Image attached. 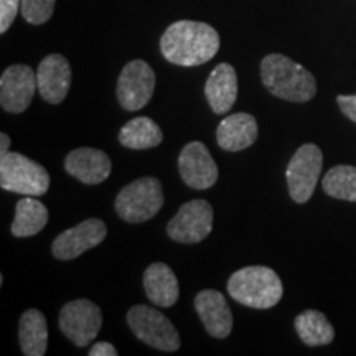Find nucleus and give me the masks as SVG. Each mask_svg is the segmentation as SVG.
Returning <instances> with one entry per match:
<instances>
[{"instance_id": "obj_1", "label": "nucleus", "mask_w": 356, "mask_h": 356, "mask_svg": "<svg viewBox=\"0 0 356 356\" xmlns=\"http://www.w3.org/2000/svg\"><path fill=\"white\" fill-rule=\"evenodd\" d=\"M220 50V35L203 22L178 20L163 32L160 51L163 58L178 66H198L213 60Z\"/></svg>"}, {"instance_id": "obj_2", "label": "nucleus", "mask_w": 356, "mask_h": 356, "mask_svg": "<svg viewBox=\"0 0 356 356\" xmlns=\"http://www.w3.org/2000/svg\"><path fill=\"white\" fill-rule=\"evenodd\" d=\"M261 78L270 95L284 101L307 102L317 95V81L304 66L273 53L261 61Z\"/></svg>"}, {"instance_id": "obj_3", "label": "nucleus", "mask_w": 356, "mask_h": 356, "mask_svg": "<svg viewBox=\"0 0 356 356\" xmlns=\"http://www.w3.org/2000/svg\"><path fill=\"white\" fill-rule=\"evenodd\" d=\"M228 292L236 302L249 309L266 310L282 299V280L266 266H249L236 270L228 280Z\"/></svg>"}, {"instance_id": "obj_4", "label": "nucleus", "mask_w": 356, "mask_h": 356, "mask_svg": "<svg viewBox=\"0 0 356 356\" xmlns=\"http://www.w3.org/2000/svg\"><path fill=\"white\" fill-rule=\"evenodd\" d=\"M0 186L12 193L42 197L50 188L47 168L19 152L0 157Z\"/></svg>"}, {"instance_id": "obj_5", "label": "nucleus", "mask_w": 356, "mask_h": 356, "mask_svg": "<svg viewBox=\"0 0 356 356\" xmlns=\"http://www.w3.org/2000/svg\"><path fill=\"white\" fill-rule=\"evenodd\" d=\"M163 207L162 184L154 177H142L124 186L115 197V213L127 222H144Z\"/></svg>"}, {"instance_id": "obj_6", "label": "nucleus", "mask_w": 356, "mask_h": 356, "mask_svg": "<svg viewBox=\"0 0 356 356\" xmlns=\"http://www.w3.org/2000/svg\"><path fill=\"white\" fill-rule=\"evenodd\" d=\"M127 323L139 340L155 350L177 351L180 335L177 328L160 310L149 305H134L127 314Z\"/></svg>"}, {"instance_id": "obj_7", "label": "nucleus", "mask_w": 356, "mask_h": 356, "mask_svg": "<svg viewBox=\"0 0 356 356\" xmlns=\"http://www.w3.org/2000/svg\"><path fill=\"white\" fill-rule=\"evenodd\" d=\"M323 167V154L315 144H304L292 155L286 178L289 193L296 203L304 204L314 195Z\"/></svg>"}, {"instance_id": "obj_8", "label": "nucleus", "mask_w": 356, "mask_h": 356, "mask_svg": "<svg viewBox=\"0 0 356 356\" xmlns=\"http://www.w3.org/2000/svg\"><path fill=\"white\" fill-rule=\"evenodd\" d=\"M60 330L79 348H84L99 335L102 314L99 307L91 300L78 299L65 304L60 312Z\"/></svg>"}, {"instance_id": "obj_9", "label": "nucleus", "mask_w": 356, "mask_h": 356, "mask_svg": "<svg viewBox=\"0 0 356 356\" xmlns=\"http://www.w3.org/2000/svg\"><path fill=\"white\" fill-rule=\"evenodd\" d=\"M213 229V208L204 200H191L168 221L167 234L181 244H197Z\"/></svg>"}, {"instance_id": "obj_10", "label": "nucleus", "mask_w": 356, "mask_h": 356, "mask_svg": "<svg viewBox=\"0 0 356 356\" xmlns=\"http://www.w3.org/2000/svg\"><path fill=\"white\" fill-rule=\"evenodd\" d=\"M155 73L144 60H132L121 71L118 79V99L122 109L139 111L152 99Z\"/></svg>"}, {"instance_id": "obj_11", "label": "nucleus", "mask_w": 356, "mask_h": 356, "mask_svg": "<svg viewBox=\"0 0 356 356\" xmlns=\"http://www.w3.org/2000/svg\"><path fill=\"white\" fill-rule=\"evenodd\" d=\"M38 89L37 73L26 65H12L0 78V104L12 114H20L29 108Z\"/></svg>"}, {"instance_id": "obj_12", "label": "nucleus", "mask_w": 356, "mask_h": 356, "mask_svg": "<svg viewBox=\"0 0 356 356\" xmlns=\"http://www.w3.org/2000/svg\"><path fill=\"white\" fill-rule=\"evenodd\" d=\"M108 236V226L104 221L97 218H89V220L79 222L74 228H70L56 236L51 244V252L56 259L71 261L76 259L88 249L96 248Z\"/></svg>"}, {"instance_id": "obj_13", "label": "nucleus", "mask_w": 356, "mask_h": 356, "mask_svg": "<svg viewBox=\"0 0 356 356\" xmlns=\"http://www.w3.org/2000/svg\"><path fill=\"white\" fill-rule=\"evenodd\" d=\"M181 180L193 190L211 188L218 180V165L202 142H190L178 157Z\"/></svg>"}, {"instance_id": "obj_14", "label": "nucleus", "mask_w": 356, "mask_h": 356, "mask_svg": "<svg viewBox=\"0 0 356 356\" xmlns=\"http://www.w3.org/2000/svg\"><path fill=\"white\" fill-rule=\"evenodd\" d=\"M38 92L50 104H60L68 96L71 86V66L63 55H48L37 70Z\"/></svg>"}, {"instance_id": "obj_15", "label": "nucleus", "mask_w": 356, "mask_h": 356, "mask_svg": "<svg viewBox=\"0 0 356 356\" xmlns=\"http://www.w3.org/2000/svg\"><path fill=\"white\" fill-rule=\"evenodd\" d=\"M65 168L71 177L86 185H99L108 180L113 170L111 159L102 150L81 147L66 155Z\"/></svg>"}, {"instance_id": "obj_16", "label": "nucleus", "mask_w": 356, "mask_h": 356, "mask_svg": "<svg viewBox=\"0 0 356 356\" xmlns=\"http://www.w3.org/2000/svg\"><path fill=\"white\" fill-rule=\"evenodd\" d=\"M195 309L207 328L215 338H226L233 330V314L222 293L218 291H202L195 297Z\"/></svg>"}, {"instance_id": "obj_17", "label": "nucleus", "mask_w": 356, "mask_h": 356, "mask_svg": "<svg viewBox=\"0 0 356 356\" xmlns=\"http://www.w3.org/2000/svg\"><path fill=\"white\" fill-rule=\"evenodd\" d=\"M259 129L254 115L246 113L231 114L225 118L218 126L216 140L218 145L226 152H239L248 149L257 140Z\"/></svg>"}, {"instance_id": "obj_18", "label": "nucleus", "mask_w": 356, "mask_h": 356, "mask_svg": "<svg viewBox=\"0 0 356 356\" xmlns=\"http://www.w3.org/2000/svg\"><path fill=\"white\" fill-rule=\"evenodd\" d=\"M204 96L215 114L229 113L238 97V74L228 63H220L207 79Z\"/></svg>"}, {"instance_id": "obj_19", "label": "nucleus", "mask_w": 356, "mask_h": 356, "mask_svg": "<svg viewBox=\"0 0 356 356\" xmlns=\"http://www.w3.org/2000/svg\"><path fill=\"white\" fill-rule=\"evenodd\" d=\"M144 289L147 299L157 307L175 305L180 296L177 275L165 262H154L144 273Z\"/></svg>"}, {"instance_id": "obj_20", "label": "nucleus", "mask_w": 356, "mask_h": 356, "mask_svg": "<svg viewBox=\"0 0 356 356\" xmlns=\"http://www.w3.org/2000/svg\"><path fill=\"white\" fill-rule=\"evenodd\" d=\"M20 348L26 356H43L48 345L47 318L37 309L26 310L19 323Z\"/></svg>"}, {"instance_id": "obj_21", "label": "nucleus", "mask_w": 356, "mask_h": 356, "mask_svg": "<svg viewBox=\"0 0 356 356\" xmlns=\"http://www.w3.org/2000/svg\"><path fill=\"white\" fill-rule=\"evenodd\" d=\"M48 222L47 207L35 197L22 198L15 207V218L12 222V234L15 238H29L42 231Z\"/></svg>"}, {"instance_id": "obj_22", "label": "nucleus", "mask_w": 356, "mask_h": 356, "mask_svg": "<svg viewBox=\"0 0 356 356\" xmlns=\"http://www.w3.org/2000/svg\"><path fill=\"white\" fill-rule=\"evenodd\" d=\"M163 134L150 118H136L122 126L119 132V142L131 150L154 149L162 144Z\"/></svg>"}, {"instance_id": "obj_23", "label": "nucleus", "mask_w": 356, "mask_h": 356, "mask_svg": "<svg viewBox=\"0 0 356 356\" xmlns=\"http://www.w3.org/2000/svg\"><path fill=\"white\" fill-rule=\"evenodd\" d=\"M296 330L307 346H323L332 343L335 328L322 312L305 310L296 318Z\"/></svg>"}, {"instance_id": "obj_24", "label": "nucleus", "mask_w": 356, "mask_h": 356, "mask_svg": "<svg viewBox=\"0 0 356 356\" xmlns=\"http://www.w3.org/2000/svg\"><path fill=\"white\" fill-rule=\"evenodd\" d=\"M323 191L328 197L356 203V167L337 165L325 173Z\"/></svg>"}, {"instance_id": "obj_25", "label": "nucleus", "mask_w": 356, "mask_h": 356, "mask_svg": "<svg viewBox=\"0 0 356 356\" xmlns=\"http://www.w3.org/2000/svg\"><path fill=\"white\" fill-rule=\"evenodd\" d=\"M56 0H22L20 12L32 25H42L51 19Z\"/></svg>"}, {"instance_id": "obj_26", "label": "nucleus", "mask_w": 356, "mask_h": 356, "mask_svg": "<svg viewBox=\"0 0 356 356\" xmlns=\"http://www.w3.org/2000/svg\"><path fill=\"white\" fill-rule=\"evenodd\" d=\"M22 0H0V33H6L15 20Z\"/></svg>"}, {"instance_id": "obj_27", "label": "nucleus", "mask_w": 356, "mask_h": 356, "mask_svg": "<svg viewBox=\"0 0 356 356\" xmlns=\"http://www.w3.org/2000/svg\"><path fill=\"white\" fill-rule=\"evenodd\" d=\"M338 106H340L341 113H343L350 121L356 122V95H340L337 97Z\"/></svg>"}, {"instance_id": "obj_28", "label": "nucleus", "mask_w": 356, "mask_h": 356, "mask_svg": "<svg viewBox=\"0 0 356 356\" xmlns=\"http://www.w3.org/2000/svg\"><path fill=\"white\" fill-rule=\"evenodd\" d=\"M89 356H115L118 355V350L114 348V345L108 343V341H99V343H95L89 350Z\"/></svg>"}, {"instance_id": "obj_29", "label": "nucleus", "mask_w": 356, "mask_h": 356, "mask_svg": "<svg viewBox=\"0 0 356 356\" xmlns=\"http://www.w3.org/2000/svg\"><path fill=\"white\" fill-rule=\"evenodd\" d=\"M8 147H10V137L6 132L0 134V157L8 154Z\"/></svg>"}]
</instances>
